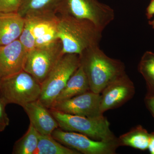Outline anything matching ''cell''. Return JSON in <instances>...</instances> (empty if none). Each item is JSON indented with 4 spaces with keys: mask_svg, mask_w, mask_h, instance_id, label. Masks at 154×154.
Returning <instances> with one entry per match:
<instances>
[{
    "mask_svg": "<svg viewBox=\"0 0 154 154\" xmlns=\"http://www.w3.org/2000/svg\"><path fill=\"white\" fill-rule=\"evenodd\" d=\"M57 15V37L62 45L63 54L79 55L85 50L99 45L102 32L92 22L68 14Z\"/></svg>",
    "mask_w": 154,
    "mask_h": 154,
    "instance_id": "6da1fadb",
    "label": "cell"
},
{
    "mask_svg": "<svg viewBox=\"0 0 154 154\" xmlns=\"http://www.w3.org/2000/svg\"><path fill=\"white\" fill-rule=\"evenodd\" d=\"M79 57L90 90L96 94H101L108 84L125 73L124 64L107 56L99 45L85 50Z\"/></svg>",
    "mask_w": 154,
    "mask_h": 154,
    "instance_id": "7a4b0ae2",
    "label": "cell"
},
{
    "mask_svg": "<svg viewBox=\"0 0 154 154\" xmlns=\"http://www.w3.org/2000/svg\"><path fill=\"white\" fill-rule=\"evenodd\" d=\"M49 110L63 130L82 134L96 140H118L110 129V122L103 115L88 117L63 113L53 108Z\"/></svg>",
    "mask_w": 154,
    "mask_h": 154,
    "instance_id": "3957f363",
    "label": "cell"
},
{
    "mask_svg": "<svg viewBox=\"0 0 154 154\" xmlns=\"http://www.w3.org/2000/svg\"><path fill=\"white\" fill-rule=\"evenodd\" d=\"M41 92V84L25 70L0 79V97L7 105L22 107L38 100Z\"/></svg>",
    "mask_w": 154,
    "mask_h": 154,
    "instance_id": "277c9868",
    "label": "cell"
},
{
    "mask_svg": "<svg viewBox=\"0 0 154 154\" xmlns=\"http://www.w3.org/2000/svg\"><path fill=\"white\" fill-rule=\"evenodd\" d=\"M80 66L78 54H66L62 56L42 83L38 100L48 108H51L69 78Z\"/></svg>",
    "mask_w": 154,
    "mask_h": 154,
    "instance_id": "5b68a950",
    "label": "cell"
},
{
    "mask_svg": "<svg viewBox=\"0 0 154 154\" xmlns=\"http://www.w3.org/2000/svg\"><path fill=\"white\" fill-rule=\"evenodd\" d=\"M59 14L88 20L102 32L115 17L113 9L98 0H65Z\"/></svg>",
    "mask_w": 154,
    "mask_h": 154,
    "instance_id": "8992f818",
    "label": "cell"
},
{
    "mask_svg": "<svg viewBox=\"0 0 154 154\" xmlns=\"http://www.w3.org/2000/svg\"><path fill=\"white\" fill-rule=\"evenodd\" d=\"M63 55L59 39L46 46L35 48L28 52L24 70L41 84Z\"/></svg>",
    "mask_w": 154,
    "mask_h": 154,
    "instance_id": "52a82bcc",
    "label": "cell"
},
{
    "mask_svg": "<svg viewBox=\"0 0 154 154\" xmlns=\"http://www.w3.org/2000/svg\"><path fill=\"white\" fill-rule=\"evenodd\" d=\"M51 136L56 140L68 147L85 154H114L120 146L118 140L113 141L94 140L79 133L65 131L59 128Z\"/></svg>",
    "mask_w": 154,
    "mask_h": 154,
    "instance_id": "ba28073f",
    "label": "cell"
},
{
    "mask_svg": "<svg viewBox=\"0 0 154 154\" xmlns=\"http://www.w3.org/2000/svg\"><path fill=\"white\" fill-rule=\"evenodd\" d=\"M135 93L134 84L125 73L108 84L100 94L101 113L103 114L121 107L133 98Z\"/></svg>",
    "mask_w": 154,
    "mask_h": 154,
    "instance_id": "9c48e42d",
    "label": "cell"
},
{
    "mask_svg": "<svg viewBox=\"0 0 154 154\" xmlns=\"http://www.w3.org/2000/svg\"><path fill=\"white\" fill-rule=\"evenodd\" d=\"M100 94L90 91L71 99L56 102L50 108L72 115L97 117L103 115L100 111Z\"/></svg>",
    "mask_w": 154,
    "mask_h": 154,
    "instance_id": "30bf717a",
    "label": "cell"
},
{
    "mask_svg": "<svg viewBox=\"0 0 154 154\" xmlns=\"http://www.w3.org/2000/svg\"><path fill=\"white\" fill-rule=\"evenodd\" d=\"M28 53L19 39L0 46V79L24 70Z\"/></svg>",
    "mask_w": 154,
    "mask_h": 154,
    "instance_id": "8fae6325",
    "label": "cell"
},
{
    "mask_svg": "<svg viewBox=\"0 0 154 154\" xmlns=\"http://www.w3.org/2000/svg\"><path fill=\"white\" fill-rule=\"evenodd\" d=\"M30 123L40 134L51 135L53 131L59 128L57 121L50 111L39 100L30 102L23 106Z\"/></svg>",
    "mask_w": 154,
    "mask_h": 154,
    "instance_id": "7c38bea8",
    "label": "cell"
},
{
    "mask_svg": "<svg viewBox=\"0 0 154 154\" xmlns=\"http://www.w3.org/2000/svg\"><path fill=\"white\" fill-rule=\"evenodd\" d=\"M27 18L31 20L35 48L46 46L58 39L57 14Z\"/></svg>",
    "mask_w": 154,
    "mask_h": 154,
    "instance_id": "4fadbf2b",
    "label": "cell"
},
{
    "mask_svg": "<svg viewBox=\"0 0 154 154\" xmlns=\"http://www.w3.org/2000/svg\"><path fill=\"white\" fill-rule=\"evenodd\" d=\"M65 0H24L18 14L24 19L57 14Z\"/></svg>",
    "mask_w": 154,
    "mask_h": 154,
    "instance_id": "5bb4252c",
    "label": "cell"
},
{
    "mask_svg": "<svg viewBox=\"0 0 154 154\" xmlns=\"http://www.w3.org/2000/svg\"><path fill=\"white\" fill-rule=\"evenodd\" d=\"M25 22V19L17 13H0V46L19 39Z\"/></svg>",
    "mask_w": 154,
    "mask_h": 154,
    "instance_id": "9a60e30c",
    "label": "cell"
},
{
    "mask_svg": "<svg viewBox=\"0 0 154 154\" xmlns=\"http://www.w3.org/2000/svg\"><path fill=\"white\" fill-rule=\"evenodd\" d=\"M90 91L91 90L88 78L82 67L80 65L69 78L54 103L71 99Z\"/></svg>",
    "mask_w": 154,
    "mask_h": 154,
    "instance_id": "2e32d148",
    "label": "cell"
},
{
    "mask_svg": "<svg viewBox=\"0 0 154 154\" xmlns=\"http://www.w3.org/2000/svg\"><path fill=\"white\" fill-rule=\"evenodd\" d=\"M150 133L141 125L131 128L118 138L120 146H127L140 150L148 149Z\"/></svg>",
    "mask_w": 154,
    "mask_h": 154,
    "instance_id": "e0dca14e",
    "label": "cell"
},
{
    "mask_svg": "<svg viewBox=\"0 0 154 154\" xmlns=\"http://www.w3.org/2000/svg\"><path fill=\"white\" fill-rule=\"evenodd\" d=\"M79 152L59 142L51 135L39 134L38 146L35 154H80Z\"/></svg>",
    "mask_w": 154,
    "mask_h": 154,
    "instance_id": "ac0fdd59",
    "label": "cell"
},
{
    "mask_svg": "<svg viewBox=\"0 0 154 154\" xmlns=\"http://www.w3.org/2000/svg\"><path fill=\"white\" fill-rule=\"evenodd\" d=\"M39 133L30 123L28 131L14 145L12 153L35 154L38 146Z\"/></svg>",
    "mask_w": 154,
    "mask_h": 154,
    "instance_id": "d6986e66",
    "label": "cell"
},
{
    "mask_svg": "<svg viewBox=\"0 0 154 154\" xmlns=\"http://www.w3.org/2000/svg\"><path fill=\"white\" fill-rule=\"evenodd\" d=\"M138 70L145 80L147 93H154V53L147 51L142 57Z\"/></svg>",
    "mask_w": 154,
    "mask_h": 154,
    "instance_id": "ffe728a7",
    "label": "cell"
},
{
    "mask_svg": "<svg viewBox=\"0 0 154 154\" xmlns=\"http://www.w3.org/2000/svg\"><path fill=\"white\" fill-rule=\"evenodd\" d=\"M25 25L19 38L22 45L28 52L35 48V41L32 33L31 20L25 18Z\"/></svg>",
    "mask_w": 154,
    "mask_h": 154,
    "instance_id": "44dd1931",
    "label": "cell"
},
{
    "mask_svg": "<svg viewBox=\"0 0 154 154\" xmlns=\"http://www.w3.org/2000/svg\"><path fill=\"white\" fill-rule=\"evenodd\" d=\"M24 0H0V13H17Z\"/></svg>",
    "mask_w": 154,
    "mask_h": 154,
    "instance_id": "7402d4cb",
    "label": "cell"
},
{
    "mask_svg": "<svg viewBox=\"0 0 154 154\" xmlns=\"http://www.w3.org/2000/svg\"><path fill=\"white\" fill-rule=\"evenodd\" d=\"M7 105L5 100L0 97V123L8 126L10 123V119L6 112L5 107Z\"/></svg>",
    "mask_w": 154,
    "mask_h": 154,
    "instance_id": "603a6c76",
    "label": "cell"
},
{
    "mask_svg": "<svg viewBox=\"0 0 154 154\" xmlns=\"http://www.w3.org/2000/svg\"><path fill=\"white\" fill-rule=\"evenodd\" d=\"M144 102L147 108L154 118V93L147 92L145 97Z\"/></svg>",
    "mask_w": 154,
    "mask_h": 154,
    "instance_id": "cb8c5ba5",
    "label": "cell"
},
{
    "mask_svg": "<svg viewBox=\"0 0 154 154\" xmlns=\"http://www.w3.org/2000/svg\"><path fill=\"white\" fill-rule=\"evenodd\" d=\"M154 15V0H151L146 11V16L148 19L152 18Z\"/></svg>",
    "mask_w": 154,
    "mask_h": 154,
    "instance_id": "d4e9b609",
    "label": "cell"
},
{
    "mask_svg": "<svg viewBox=\"0 0 154 154\" xmlns=\"http://www.w3.org/2000/svg\"><path fill=\"white\" fill-rule=\"evenodd\" d=\"M148 149L150 154H154V132L150 133Z\"/></svg>",
    "mask_w": 154,
    "mask_h": 154,
    "instance_id": "484cf974",
    "label": "cell"
},
{
    "mask_svg": "<svg viewBox=\"0 0 154 154\" xmlns=\"http://www.w3.org/2000/svg\"><path fill=\"white\" fill-rule=\"evenodd\" d=\"M6 127H7L6 125L0 123V132L4 131Z\"/></svg>",
    "mask_w": 154,
    "mask_h": 154,
    "instance_id": "4316f807",
    "label": "cell"
},
{
    "mask_svg": "<svg viewBox=\"0 0 154 154\" xmlns=\"http://www.w3.org/2000/svg\"><path fill=\"white\" fill-rule=\"evenodd\" d=\"M149 24L152 27V28L154 29V19L152 20V21H149Z\"/></svg>",
    "mask_w": 154,
    "mask_h": 154,
    "instance_id": "83f0119b",
    "label": "cell"
}]
</instances>
